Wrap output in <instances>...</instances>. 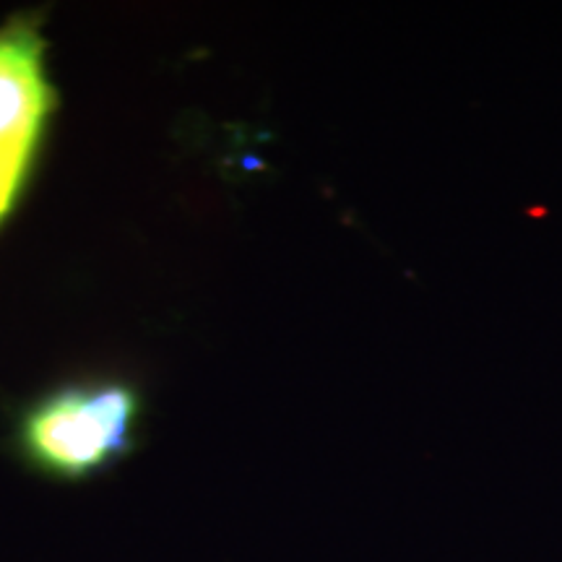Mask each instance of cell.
Listing matches in <instances>:
<instances>
[{
  "instance_id": "1",
  "label": "cell",
  "mask_w": 562,
  "mask_h": 562,
  "mask_svg": "<svg viewBox=\"0 0 562 562\" xmlns=\"http://www.w3.org/2000/svg\"><path fill=\"white\" fill-rule=\"evenodd\" d=\"M138 414L125 383L68 385L45 396L21 419V448L45 472L83 476L131 448Z\"/></svg>"
},
{
  "instance_id": "2",
  "label": "cell",
  "mask_w": 562,
  "mask_h": 562,
  "mask_svg": "<svg viewBox=\"0 0 562 562\" xmlns=\"http://www.w3.org/2000/svg\"><path fill=\"white\" fill-rule=\"evenodd\" d=\"M53 108L55 91L45 74L37 19H11L0 26V224L30 180Z\"/></svg>"
}]
</instances>
